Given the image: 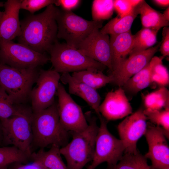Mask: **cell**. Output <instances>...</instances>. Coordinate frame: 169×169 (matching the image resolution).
I'll list each match as a JSON object with an SVG mask.
<instances>
[{"instance_id": "22", "label": "cell", "mask_w": 169, "mask_h": 169, "mask_svg": "<svg viewBox=\"0 0 169 169\" xmlns=\"http://www.w3.org/2000/svg\"><path fill=\"white\" fill-rule=\"evenodd\" d=\"M138 12L136 6L127 14L122 17L117 16L111 20L100 30L103 34H118L131 30L133 22Z\"/></svg>"}, {"instance_id": "2", "label": "cell", "mask_w": 169, "mask_h": 169, "mask_svg": "<svg viewBox=\"0 0 169 169\" xmlns=\"http://www.w3.org/2000/svg\"><path fill=\"white\" fill-rule=\"evenodd\" d=\"M32 130V147L44 149L55 145L61 148L68 143L69 132L60 123L55 102L45 109L33 112Z\"/></svg>"}, {"instance_id": "23", "label": "cell", "mask_w": 169, "mask_h": 169, "mask_svg": "<svg viewBox=\"0 0 169 169\" xmlns=\"http://www.w3.org/2000/svg\"><path fill=\"white\" fill-rule=\"evenodd\" d=\"M71 75L77 80L96 90L113 82L111 76L105 75L102 71L93 69L74 72Z\"/></svg>"}, {"instance_id": "10", "label": "cell", "mask_w": 169, "mask_h": 169, "mask_svg": "<svg viewBox=\"0 0 169 169\" xmlns=\"http://www.w3.org/2000/svg\"><path fill=\"white\" fill-rule=\"evenodd\" d=\"M56 94L58 97L57 107L59 120L64 128L71 133L85 129L88 124L81 107L60 83Z\"/></svg>"}, {"instance_id": "46", "label": "cell", "mask_w": 169, "mask_h": 169, "mask_svg": "<svg viewBox=\"0 0 169 169\" xmlns=\"http://www.w3.org/2000/svg\"><path fill=\"white\" fill-rule=\"evenodd\" d=\"M165 169H169V168H167Z\"/></svg>"}, {"instance_id": "7", "label": "cell", "mask_w": 169, "mask_h": 169, "mask_svg": "<svg viewBox=\"0 0 169 169\" xmlns=\"http://www.w3.org/2000/svg\"><path fill=\"white\" fill-rule=\"evenodd\" d=\"M56 21L57 38L64 39L68 45L77 49L79 44L96 28H101L103 21H89L72 11L58 8Z\"/></svg>"}, {"instance_id": "5", "label": "cell", "mask_w": 169, "mask_h": 169, "mask_svg": "<svg viewBox=\"0 0 169 169\" xmlns=\"http://www.w3.org/2000/svg\"><path fill=\"white\" fill-rule=\"evenodd\" d=\"M39 73L37 68L17 69L0 62V86L15 104L26 102Z\"/></svg>"}, {"instance_id": "41", "label": "cell", "mask_w": 169, "mask_h": 169, "mask_svg": "<svg viewBox=\"0 0 169 169\" xmlns=\"http://www.w3.org/2000/svg\"><path fill=\"white\" fill-rule=\"evenodd\" d=\"M8 166H0V169H8Z\"/></svg>"}, {"instance_id": "6", "label": "cell", "mask_w": 169, "mask_h": 169, "mask_svg": "<svg viewBox=\"0 0 169 169\" xmlns=\"http://www.w3.org/2000/svg\"><path fill=\"white\" fill-rule=\"evenodd\" d=\"M48 52L54 69L59 73H69L88 69L103 71L106 67L65 43L57 41Z\"/></svg>"}, {"instance_id": "29", "label": "cell", "mask_w": 169, "mask_h": 169, "mask_svg": "<svg viewBox=\"0 0 169 169\" xmlns=\"http://www.w3.org/2000/svg\"><path fill=\"white\" fill-rule=\"evenodd\" d=\"M30 156L13 146L0 147V166L19 162L25 163Z\"/></svg>"}, {"instance_id": "40", "label": "cell", "mask_w": 169, "mask_h": 169, "mask_svg": "<svg viewBox=\"0 0 169 169\" xmlns=\"http://www.w3.org/2000/svg\"><path fill=\"white\" fill-rule=\"evenodd\" d=\"M3 141V132L2 125L0 120V146H2Z\"/></svg>"}, {"instance_id": "8", "label": "cell", "mask_w": 169, "mask_h": 169, "mask_svg": "<svg viewBox=\"0 0 169 169\" xmlns=\"http://www.w3.org/2000/svg\"><path fill=\"white\" fill-rule=\"evenodd\" d=\"M100 125L95 139V151L91 169L106 162L108 166L116 164L121 159L125 147L123 142L113 135L107 127V121L101 115L98 117Z\"/></svg>"}, {"instance_id": "21", "label": "cell", "mask_w": 169, "mask_h": 169, "mask_svg": "<svg viewBox=\"0 0 169 169\" xmlns=\"http://www.w3.org/2000/svg\"><path fill=\"white\" fill-rule=\"evenodd\" d=\"M136 8L140 14L143 28L158 31L161 28L169 26V21L165 19L162 14L152 8L145 1L142 0Z\"/></svg>"}, {"instance_id": "34", "label": "cell", "mask_w": 169, "mask_h": 169, "mask_svg": "<svg viewBox=\"0 0 169 169\" xmlns=\"http://www.w3.org/2000/svg\"><path fill=\"white\" fill-rule=\"evenodd\" d=\"M141 0H114V7L118 16L122 17L129 13L141 1Z\"/></svg>"}, {"instance_id": "36", "label": "cell", "mask_w": 169, "mask_h": 169, "mask_svg": "<svg viewBox=\"0 0 169 169\" xmlns=\"http://www.w3.org/2000/svg\"><path fill=\"white\" fill-rule=\"evenodd\" d=\"M81 2L79 0H56L54 4L56 6H61L64 10L72 11L78 6Z\"/></svg>"}, {"instance_id": "17", "label": "cell", "mask_w": 169, "mask_h": 169, "mask_svg": "<svg viewBox=\"0 0 169 169\" xmlns=\"http://www.w3.org/2000/svg\"><path fill=\"white\" fill-rule=\"evenodd\" d=\"M21 2L19 0H8L4 3L5 10L0 21V38L12 40L20 36Z\"/></svg>"}, {"instance_id": "14", "label": "cell", "mask_w": 169, "mask_h": 169, "mask_svg": "<svg viewBox=\"0 0 169 169\" xmlns=\"http://www.w3.org/2000/svg\"><path fill=\"white\" fill-rule=\"evenodd\" d=\"M78 49L84 55L103 64L112 71L109 35L96 28L79 45Z\"/></svg>"}, {"instance_id": "38", "label": "cell", "mask_w": 169, "mask_h": 169, "mask_svg": "<svg viewBox=\"0 0 169 169\" xmlns=\"http://www.w3.org/2000/svg\"><path fill=\"white\" fill-rule=\"evenodd\" d=\"M152 1L155 4L161 7L169 6V0H155Z\"/></svg>"}, {"instance_id": "32", "label": "cell", "mask_w": 169, "mask_h": 169, "mask_svg": "<svg viewBox=\"0 0 169 169\" xmlns=\"http://www.w3.org/2000/svg\"><path fill=\"white\" fill-rule=\"evenodd\" d=\"M18 105H15L0 86V120L9 118L17 111Z\"/></svg>"}, {"instance_id": "11", "label": "cell", "mask_w": 169, "mask_h": 169, "mask_svg": "<svg viewBox=\"0 0 169 169\" xmlns=\"http://www.w3.org/2000/svg\"><path fill=\"white\" fill-rule=\"evenodd\" d=\"M60 78L59 73L54 69L40 70L29 97L33 113L45 109L54 103Z\"/></svg>"}, {"instance_id": "44", "label": "cell", "mask_w": 169, "mask_h": 169, "mask_svg": "<svg viewBox=\"0 0 169 169\" xmlns=\"http://www.w3.org/2000/svg\"><path fill=\"white\" fill-rule=\"evenodd\" d=\"M87 169H91V167H90V166H89L88 167H87Z\"/></svg>"}, {"instance_id": "43", "label": "cell", "mask_w": 169, "mask_h": 169, "mask_svg": "<svg viewBox=\"0 0 169 169\" xmlns=\"http://www.w3.org/2000/svg\"><path fill=\"white\" fill-rule=\"evenodd\" d=\"M4 4L3 2H0V7L4 6Z\"/></svg>"}, {"instance_id": "39", "label": "cell", "mask_w": 169, "mask_h": 169, "mask_svg": "<svg viewBox=\"0 0 169 169\" xmlns=\"http://www.w3.org/2000/svg\"><path fill=\"white\" fill-rule=\"evenodd\" d=\"M165 19L167 21H169V7L166 9L162 14Z\"/></svg>"}, {"instance_id": "42", "label": "cell", "mask_w": 169, "mask_h": 169, "mask_svg": "<svg viewBox=\"0 0 169 169\" xmlns=\"http://www.w3.org/2000/svg\"><path fill=\"white\" fill-rule=\"evenodd\" d=\"M3 13V12H1V11H0V21L2 17Z\"/></svg>"}, {"instance_id": "28", "label": "cell", "mask_w": 169, "mask_h": 169, "mask_svg": "<svg viewBox=\"0 0 169 169\" xmlns=\"http://www.w3.org/2000/svg\"><path fill=\"white\" fill-rule=\"evenodd\" d=\"M162 56L153 57L149 62L151 83H155L161 87H165L169 82L168 70L162 63Z\"/></svg>"}, {"instance_id": "33", "label": "cell", "mask_w": 169, "mask_h": 169, "mask_svg": "<svg viewBox=\"0 0 169 169\" xmlns=\"http://www.w3.org/2000/svg\"><path fill=\"white\" fill-rule=\"evenodd\" d=\"M56 0H22L20 3V9L28 11L31 14H33L35 12L41 9L54 4Z\"/></svg>"}, {"instance_id": "45", "label": "cell", "mask_w": 169, "mask_h": 169, "mask_svg": "<svg viewBox=\"0 0 169 169\" xmlns=\"http://www.w3.org/2000/svg\"><path fill=\"white\" fill-rule=\"evenodd\" d=\"M147 169H151V168L150 166V167L149 168H148Z\"/></svg>"}, {"instance_id": "1", "label": "cell", "mask_w": 169, "mask_h": 169, "mask_svg": "<svg viewBox=\"0 0 169 169\" xmlns=\"http://www.w3.org/2000/svg\"><path fill=\"white\" fill-rule=\"evenodd\" d=\"M58 8L52 4L41 13L30 14L21 21L18 43L40 53L48 52L58 41L56 16Z\"/></svg>"}, {"instance_id": "16", "label": "cell", "mask_w": 169, "mask_h": 169, "mask_svg": "<svg viewBox=\"0 0 169 169\" xmlns=\"http://www.w3.org/2000/svg\"><path fill=\"white\" fill-rule=\"evenodd\" d=\"M122 87L109 92L99 107L101 115L107 121L122 119L132 113V108Z\"/></svg>"}, {"instance_id": "26", "label": "cell", "mask_w": 169, "mask_h": 169, "mask_svg": "<svg viewBox=\"0 0 169 169\" xmlns=\"http://www.w3.org/2000/svg\"><path fill=\"white\" fill-rule=\"evenodd\" d=\"M158 32L149 28H143L134 35V45L129 55L152 47L156 42Z\"/></svg>"}, {"instance_id": "12", "label": "cell", "mask_w": 169, "mask_h": 169, "mask_svg": "<svg viewBox=\"0 0 169 169\" xmlns=\"http://www.w3.org/2000/svg\"><path fill=\"white\" fill-rule=\"evenodd\" d=\"M144 110L140 108L127 116L117 126L120 139L125 146V153L135 154L138 152L136 148L137 142L145 134L147 126V119Z\"/></svg>"}, {"instance_id": "25", "label": "cell", "mask_w": 169, "mask_h": 169, "mask_svg": "<svg viewBox=\"0 0 169 169\" xmlns=\"http://www.w3.org/2000/svg\"><path fill=\"white\" fill-rule=\"evenodd\" d=\"M143 99L146 109L157 110L169 109V91L165 87L147 94Z\"/></svg>"}, {"instance_id": "13", "label": "cell", "mask_w": 169, "mask_h": 169, "mask_svg": "<svg viewBox=\"0 0 169 169\" xmlns=\"http://www.w3.org/2000/svg\"><path fill=\"white\" fill-rule=\"evenodd\" d=\"M144 135L148 146V151L144 156L151 160V169L169 168V147L161 128L152 124H147Z\"/></svg>"}, {"instance_id": "27", "label": "cell", "mask_w": 169, "mask_h": 169, "mask_svg": "<svg viewBox=\"0 0 169 169\" xmlns=\"http://www.w3.org/2000/svg\"><path fill=\"white\" fill-rule=\"evenodd\" d=\"M150 167L145 156L138 152L125 153L116 164L107 166V169H147Z\"/></svg>"}, {"instance_id": "4", "label": "cell", "mask_w": 169, "mask_h": 169, "mask_svg": "<svg viewBox=\"0 0 169 169\" xmlns=\"http://www.w3.org/2000/svg\"><path fill=\"white\" fill-rule=\"evenodd\" d=\"M31 108L19 105L16 114L0 120L3 132L2 146L11 145L30 155L33 140Z\"/></svg>"}, {"instance_id": "30", "label": "cell", "mask_w": 169, "mask_h": 169, "mask_svg": "<svg viewBox=\"0 0 169 169\" xmlns=\"http://www.w3.org/2000/svg\"><path fill=\"white\" fill-rule=\"evenodd\" d=\"M143 112L147 120L161 128L166 137L168 138L169 109L160 110L146 109L144 110Z\"/></svg>"}, {"instance_id": "24", "label": "cell", "mask_w": 169, "mask_h": 169, "mask_svg": "<svg viewBox=\"0 0 169 169\" xmlns=\"http://www.w3.org/2000/svg\"><path fill=\"white\" fill-rule=\"evenodd\" d=\"M151 83L149 63L129 79L122 87L125 91L136 94Z\"/></svg>"}, {"instance_id": "9", "label": "cell", "mask_w": 169, "mask_h": 169, "mask_svg": "<svg viewBox=\"0 0 169 169\" xmlns=\"http://www.w3.org/2000/svg\"><path fill=\"white\" fill-rule=\"evenodd\" d=\"M50 58L26 46L0 38V62L17 69L36 68L47 63Z\"/></svg>"}, {"instance_id": "19", "label": "cell", "mask_w": 169, "mask_h": 169, "mask_svg": "<svg viewBox=\"0 0 169 169\" xmlns=\"http://www.w3.org/2000/svg\"><path fill=\"white\" fill-rule=\"evenodd\" d=\"M110 35L111 73L117 69L126 59L133 48L134 38L131 30L125 33Z\"/></svg>"}, {"instance_id": "18", "label": "cell", "mask_w": 169, "mask_h": 169, "mask_svg": "<svg viewBox=\"0 0 169 169\" xmlns=\"http://www.w3.org/2000/svg\"><path fill=\"white\" fill-rule=\"evenodd\" d=\"M60 80L63 84L68 85L69 93L84 100L98 117L101 115L99 110L101 98L96 90L75 79L69 73L62 74Z\"/></svg>"}, {"instance_id": "20", "label": "cell", "mask_w": 169, "mask_h": 169, "mask_svg": "<svg viewBox=\"0 0 169 169\" xmlns=\"http://www.w3.org/2000/svg\"><path fill=\"white\" fill-rule=\"evenodd\" d=\"M60 147L53 145L47 151L44 149H39L36 152H32L30 160L46 169H69L61 156Z\"/></svg>"}, {"instance_id": "31", "label": "cell", "mask_w": 169, "mask_h": 169, "mask_svg": "<svg viewBox=\"0 0 169 169\" xmlns=\"http://www.w3.org/2000/svg\"><path fill=\"white\" fill-rule=\"evenodd\" d=\"M114 10V0H94L92 6L93 21H100L110 18Z\"/></svg>"}, {"instance_id": "15", "label": "cell", "mask_w": 169, "mask_h": 169, "mask_svg": "<svg viewBox=\"0 0 169 169\" xmlns=\"http://www.w3.org/2000/svg\"><path fill=\"white\" fill-rule=\"evenodd\" d=\"M161 44V42L146 50L130 55L117 69L110 73L109 75L113 79L112 83L122 87L129 79L149 63Z\"/></svg>"}, {"instance_id": "37", "label": "cell", "mask_w": 169, "mask_h": 169, "mask_svg": "<svg viewBox=\"0 0 169 169\" xmlns=\"http://www.w3.org/2000/svg\"><path fill=\"white\" fill-rule=\"evenodd\" d=\"M12 166L8 169H46L34 163L25 164L16 162L11 164Z\"/></svg>"}, {"instance_id": "3", "label": "cell", "mask_w": 169, "mask_h": 169, "mask_svg": "<svg viewBox=\"0 0 169 169\" xmlns=\"http://www.w3.org/2000/svg\"><path fill=\"white\" fill-rule=\"evenodd\" d=\"M85 117L88 127L81 131L71 133V141L60 148V153L65 158L69 169H83L93 157L99 127L96 118L91 117L90 112L87 113Z\"/></svg>"}, {"instance_id": "35", "label": "cell", "mask_w": 169, "mask_h": 169, "mask_svg": "<svg viewBox=\"0 0 169 169\" xmlns=\"http://www.w3.org/2000/svg\"><path fill=\"white\" fill-rule=\"evenodd\" d=\"M163 38L160 46V51L164 58L169 55V28L164 27L162 31Z\"/></svg>"}]
</instances>
